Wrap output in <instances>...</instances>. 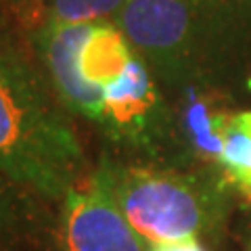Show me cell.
I'll list each match as a JSON object with an SVG mask.
<instances>
[{"label": "cell", "mask_w": 251, "mask_h": 251, "mask_svg": "<svg viewBox=\"0 0 251 251\" xmlns=\"http://www.w3.org/2000/svg\"><path fill=\"white\" fill-rule=\"evenodd\" d=\"M67 109L49 82L0 54V174L61 203L86 174V155Z\"/></svg>", "instance_id": "1"}, {"label": "cell", "mask_w": 251, "mask_h": 251, "mask_svg": "<svg viewBox=\"0 0 251 251\" xmlns=\"http://www.w3.org/2000/svg\"><path fill=\"white\" fill-rule=\"evenodd\" d=\"M86 182L103 193L151 245L216 237L228 209V184L201 168L103 159Z\"/></svg>", "instance_id": "2"}, {"label": "cell", "mask_w": 251, "mask_h": 251, "mask_svg": "<svg viewBox=\"0 0 251 251\" xmlns=\"http://www.w3.org/2000/svg\"><path fill=\"white\" fill-rule=\"evenodd\" d=\"M113 23L163 86L220 88V67L234 44L195 0H126Z\"/></svg>", "instance_id": "3"}, {"label": "cell", "mask_w": 251, "mask_h": 251, "mask_svg": "<svg viewBox=\"0 0 251 251\" xmlns=\"http://www.w3.org/2000/svg\"><path fill=\"white\" fill-rule=\"evenodd\" d=\"M99 128L120 145L159 157L176 143L174 111L161 97L155 75L136 54L124 74L103 90Z\"/></svg>", "instance_id": "4"}, {"label": "cell", "mask_w": 251, "mask_h": 251, "mask_svg": "<svg viewBox=\"0 0 251 251\" xmlns=\"http://www.w3.org/2000/svg\"><path fill=\"white\" fill-rule=\"evenodd\" d=\"M54 237L57 251H147L122 211L88 182L61 201Z\"/></svg>", "instance_id": "5"}, {"label": "cell", "mask_w": 251, "mask_h": 251, "mask_svg": "<svg viewBox=\"0 0 251 251\" xmlns=\"http://www.w3.org/2000/svg\"><path fill=\"white\" fill-rule=\"evenodd\" d=\"M92 23H57L49 19L38 29L36 44L46 82L63 107L99 126L103 115V90L90 86L80 74V50Z\"/></svg>", "instance_id": "6"}, {"label": "cell", "mask_w": 251, "mask_h": 251, "mask_svg": "<svg viewBox=\"0 0 251 251\" xmlns=\"http://www.w3.org/2000/svg\"><path fill=\"white\" fill-rule=\"evenodd\" d=\"M230 117L232 113L226 109L222 88L191 86L180 90L178 107L174 111L180 161H195L203 170L220 174L224 130Z\"/></svg>", "instance_id": "7"}, {"label": "cell", "mask_w": 251, "mask_h": 251, "mask_svg": "<svg viewBox=\"0 0 251 251\" xmlns=\"http://www.w3.org/2000/svg\"><path fill=\"white\" fill-rule=\"evenodd\" d=\"M132 57L134 50L115 23L94 21L80 50V74L90 86L105 90L124 74Z\"/></svg>", "instance_id": "8"}, {"label": "cell", "mask_w": 251, "mask_h": 251, "mask_svg": "<svg viewBox=\"0 0 251 251\" xmlns=\"http://www.w3.org/2000/svg\"><path fill=\"white\" fill-rule=\"evenodd\" d=\"M220 174L226 184L251 201V111L232 113L226 126Z\"/></svg>", "instance_id": "9"}, {"label": "cell", "mask_w": 251, "mask_h": 251, "mask_svg": "<svg viewBox=\"0 0 251 251\" xmlns=\"http://www.w3.org/2000/svg\"><path fill=\"white\" fill-rule=\"evenodd\" d=\"M34 193L0 174V243H13L27 234L40 218Z\"/></svg>", "instance_id": "10"}, {"label": "cell", "mask_w": 251, "mask_h": 251, "mask_svg": "<svg viewBox=\"0 0 251 251\" xmlns=\"http://www.w3.org/2000/svg\"><path fill=\"white\" fill-rule=\"evenodd\" d=\"M195 4L232 44L251 29V0H195Z\"/></svg>", "instance_id": "11"}, {"label": "cell", "mask_w": 251, "mask_h": 251, "mask_svg": "<svg viewBox=\"0 0 251 251\" xmlns=\"http://www.w3.org/2000/svg\"><path fill=\"white\" fill-rule=\"evenodd\" d=\"M124 2L126 0H49V19L57 23L111 21Z\"/></svg>", "instance_id": "12"}, {"label": "cell", "mask_w": 251, "mask_h": 251, "mask_svg": "<svg viewBox=\"0 0 251 251\" xmlns=\"http://www.w3.org/2000/svg\"><path fill=\"white\" fill-rule=\"evenodd\" d=\"M11 13L23 27L40 29L49 19V0H6Z\"/></svg>", "instance_id": "13"}, {"label": "cell", "mask_w": 251, "mask_h": 251, "mask_svg": "<svg viewBox=\"0 0 251 251\" xmlns=\"http://www.w3.org/2000/svg\"><path fill=\"white\" fill-rule=\"evenodd\" d=\"M147 251H207L201 239H180L170 243H153Z\"/></svg>", "instance_id": "14"}, {"label": "cell", "mask_w": 251, "mask_h": 251, "mask_svg": "<svg viewBox=\"0 0 251 251\" xmlns=\"http://www.w3.org/2000/svg\"><path fill=\"white\" fill-rule=\"evenodd\" d=\"M247 251H251V237H249V243H247Z\"/></svg>", "instance_id": "15"}, {"label": "cell", "mask_w": 251, "mask_h": 251, "mask_svg": "<svg viewBox=\"0 0 251 251\" xmlns=\"http://www.w3.org/2000/svg\"><path fill=\"white\" fill-rule=\"evenodd\" d=\"M249 84H251V80H249Z\"/></svg>", "instance_id": "16"}]
</instances>
